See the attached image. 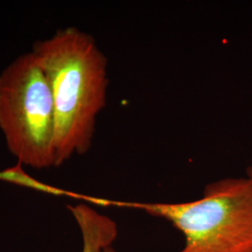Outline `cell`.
Returning <instances> with one entry per match:
<instances>
[{
	"mask_svg": "<svg viewBox=\"0 0 252 252\" xmlns=\"http://www.w3.org/2000/svg\"><path fill=\"white\" fill-rule=\"evenodd\" d=\"M134 206L169 221L184 235L179 252H252V181L248 177L211 182L195 201Z\"/></svg>",
	"mask_w": 252,
	"mask_h": 252,
	"instance_id": "7a4b0ae2",
	"label": "cell"
},
{
	"mask_svg": "<svg viewBox=\"0 0 252 252\" xmlns=\"http://www.w3.org/2000/svg\"><path fill=\"white\" fill-rule=\"evenodd\" d=\"M99 252H117L111 246H108V247H106V248H104L103 250H101Z\"/></svg>",
	"mask_w": 252,
	"mask_h": 252,
	"instance_id": "5b68a950",
	"label": "cell"
},
{
	"mask_svg": "<svg viewBox=\"0 0 252 252\" xmlns=\"http://www.w3.org/2000/svg\"><path fill=\"white\" fill-rule=\"evenodd\" d=\"M246 177H248V178L252 181V164H251V165L247 168V176H246Z\"/></svg>",
	"mask_w": 252,
	"mask_h": 252,
	"instance_id": "277c9868",
	"label": "cell"
},
{
	"mask_svg": "<svg viewBox=\"0 0 252 252\" xmlns=\"http://www.w3.org/2000/svg\"><path fill=\"white\" fill-rule=\"evenodd\" d=\"M55 113L54 167L90 151L97 117L107 106L108 58L94 37L74 27L34 42Z\"/></svg>",
	"mask_w": 252,
	"mask_h": 252,
	"instance_id": "6da1fadb",
	"label": "cell"
},
{
	"mask_svg": "<svg viewBox=\"0 0 252 252\" xmlns=\"http://www.w3.org/2000/svg\"><path fill=\"white\" fill-rule=\"evenodd\" d=\"M0 130L19 163L37 170L54 167V98L32 52L0 73Z\"/></svg>",
	"mask_w": 252,
	"mask_h": 252,
	"instance_id": "3957f363",
	"label": "cell"
}]
</instances>
